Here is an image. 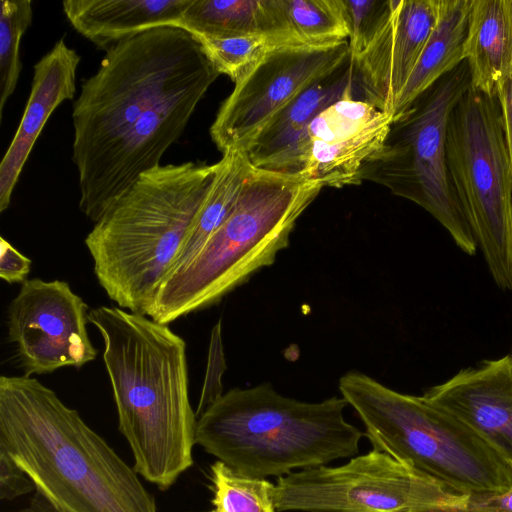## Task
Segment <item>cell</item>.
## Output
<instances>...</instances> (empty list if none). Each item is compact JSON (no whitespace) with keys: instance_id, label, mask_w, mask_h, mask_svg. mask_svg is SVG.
Wrapping results in <instances>:
<instances>
[{"instance_id":"obj_1","label":"cell","mask_w":512,"mask_h":512,"mask_svg":"<svg viewBox=\"0 0 512 512\" xmlns=\"http://www.w3.org/2000/svg\"><path fill=\"white\" fill-rule=\"evenodd\" d=\"M88 320L103 339L118 428L133 468L167 490L192 466L196 444L186 343L168 324L118 306L90 309Z\"/></svg>"},{"instance_id":"obj_2","label":"cell","mask_w":512,"mask_h":512,"mask_svg":"<svg viewBox=\"0 0 512 512\" xmlns=\"http://www.w3.org/2000/svg\"><path fill=\"white\" fill-rule=\"evenodd\" d=\"M0 447L61 512H157L134 468L36 378L0 377Z\"/></svg>"},{"instance_id":"obj_3","label":"cell","mask_w":512,"mask_h":512,"mask_svg":"<svg viewBox=\"0 0 512 512\" xmlns=\"http://www.w3.org/2000/svg\"><path fill=\"white\" fill-rule=\"evenodd\" d=\"M218 163L160 165L141 174L85 238L99 285L118 307L148 314L214 181Z\"/></svg>"},{"instance_id":"obj_4","label":"cell","mask_w":512,"mask_h":512,"mask_svg":"<svg viewBox=\"0 0 512 512\" xmlns=\"http://www.w3.org/2000/svg\"><path fill=\"white\" fill-rule=\"evenodd\" d=\"M347 405L288 398L268 383L233 388L197 418L195 441L241 475L279 478L358 453L365 435L345 420Z\"/></svg>"},{"instance_id":"obj_5","label":"cell","mask_w":512,"mask_h":512,"mask_svg":"<svg viewBox=\"0 0 512 512\" xmlns=\"http://www.w3.org/2000/svg\"><path fill=\"white\" fill-rule=\"evenodd\" d=\"M323 185L253 166L226 220L187 263L159 285L151 319L170 322L208 308L270 266Z\"/></svg>"},{"instance_id":"obj_6","label":"cell","mask_w":512,"mask_h":512,"mask_svg":"<svg viewBox=\"0 0 512 512\" xmlns=\"http://www.w3.org/2000/svg\"><path fill=\"white\" fill-rule=\"evenodd\" d=\"M213 70L198 40L178 27L151 29L107 49L73 104L72 160L79 183L150 109Z\"/></svg>"},{"instance_id":"obj_7","label":"cell","mask_w":512,"mask_h":512,"mask_svg":"<svg viewBox=\"0 0 512 512\" xmlns=\"http://www.w3.org/2000/svg\"><path fill=\"white\" fill-rule=\"evenodd\" d=\"M373 449L460 495L512 488L507 464L459 419L423 396L397 392L360 372L340 378Z\"/></svg>"},{"instance_id":"obj_8","label":"cell","mask_w":512,"mask_h":512,"mask_svg":"<svg viewBox=\"0 0 512 512\" xmlns=\"http://www.w3.org/2000/svg\"><path fill=\"white\" fill-rule=\"evenodd\" d=\"M471 86L463 61L395 115L380 147L358 173L359 184L372 181L431 214L454 243L473 256L478 245L451 182L446 162L449 114Z\"/></svg>"},{"instance_id":"obj_9","label":"cell","mask_w":512,"mask_h":512,"mask_svg":"<svg viewBox=\"0 0 512 512\" xmlns=\"http://www.w3.org/2000/svg\"><path fill=\"white\" fill-rule=\"evenodd\" d=\"M446 162L495 284L512 292V163L496 95L473 87L452 108Z\"/></svg>"},{"instance_id":"obj_10","label":"cell","mask_w":512,"mask_h":512,"mask_svg":"<svg viewBox=\"0 0 512 512\" xmlns=\"http://www.w3.org/2000/svg\"><path fill=\"white\" fill-rule=\"evenodd\" d=\"M273 496L277 512H431L467 497L375 449L279 477Z\"/></svg>"},{"instance_id":"obj_11","label":"cell","mask_w":512,"mask_h":512,"mask_svg":"<svg viewBox=\"0 0 512 512\" xmlns=\"http://www.w3.org/2000/svg\"><path fill=\"white\" fill-rule=\"evenodd\" d=\"M350 54L349 42L331 46L286 45L270 49L235 83L210 127L219 151H246L264 125L317 78Z\"/></svg>"},{"instance_id":"obj_12","label":"cell","mask_w":512,"mask_h":512,"mask_svg":"<svg viewBox=\"0 0 512 512\" xmlns=\"http://www.w3.org/2000/svg\"><path fill=\"white\" fill-rule=\"evenodd\" d=\"M88 306L61 280L28 279L7 311L9 341L24 375L81 368L98 354L90 341Z\"/></svg>"},{"instance_id":"obj_13","label":"cell","mask_w":512,"mask_h":512,"mask_svg":"<svg viewBox=\"0 0 512 512\" xmlns=\"http://www.w3.org/2000/svg\"><path fill=\"white\" fill-rule=\"evenodd\" d=\"M220 74L214 70L184 85L150 109L79 183V209L96 222L137 178L158 166L183 134L198 103Z\"/></svg>"},{"instance_id":"obj_14","label":"cell","mask_w":512,"mask_h":512,"mask_svg":"<svg viewBox=\"0 0 512 512\" xmlns=\"http://www.w3.org/2000/svg\"><path fill=\"white\" fill-rule=\"evenodd\" d=\"M440 8L441 0H390L384 23L365 51L352 59L358 100L393 116Z\"/></svg>"},{"instance_id":"obj_15","label":"cell","mask_w":512,"mask_h":512,"mask_svg":"<svg viewBox=\"0 0 512 512\" xmlns=\"http://www.w3.org/2000/svg\"><path fill=\"white\" fill-rule=\"evenodd\" d=\"M422 396L459 419L512 471V355L461 369Z\"/></svg>"},{"instance_id":"obj_16","label":"cell","mask_w":512,"mask_h":512,"mask_svg":"<svg viewBox=\"0 0 512 512\" xmlns=\"http://www.w3.org/2000/svg\"><path fill=\"white\" fill-rule=\"evenodd\" d=\"M81 57L64 39L54 44L34 66L29 98L0 164V212L5 211L32 148L54 110L76 92Z\"/></svg>"},{"instance_id":"obj_17","label":"cell","mask_w":512,"mask_h":512,"mask_svg":"<svg viewBox=\"0 0 512 512\" xmlns=\"http://www.w3.org/2000/svg\"><path fill=\"white\" fill-rule=\"evenodd\" d=\"M348 97L358 100L350 54L336 68L314 80L264 125L245 151L251 164L272 170L318 114Z\"/></svg>"},{"instance_id":"obj_18","label":"cell","mask_w":512,"mask_h":512,"mask_svg":"<svg viewBox=\"0 0 512 512\" xmlns=\"http://www.w3.org/2000/svg\"><path fill=\"white\" fill-rule=\"evenodd\" d=\"M192 0H67L63 12L73 28L105 51L160 27H181Z\"/></svg>"},{"instance_id":"obj_19","label":"cell","mask_w":512,"mask_h":512,"mask_svg":"<svg viewBox=\"0 0 512 512\" xmlns=\"http://www.w3.org/2000/svg\"><path fill=\"white\" fill-rule=\"evenodd\" d=\"M180 28L195 36L262 35L282 46L301 45L289 28L280 0H192Z\"/></svg>"},{"instance_id":"obj_20","label":"cell","mask_w":512,"mask_h":512,"mask_svg":"<svg viewBox=\"0 0 512 512\" xmlns=\"http://www.w3.org/2000/svg\"><path fill=\"white\" fill-rule=\"evenodd\" d=\"M464 60L471 87L495 95L512 67V0H471Z\"/></svg>"},{"instance_id":"obj_21","label":"cell","mask_w":512,"mask_h":512,"mask_svg":"<svg viewBox=\"0 0 512 512\" xmlns=\"http://www.w3.org/2000/svg\"><path fill=\"white\" fill-rule=\"evenodd\" d=\"M471 0H441L438 21L401 93L393 117L464 60Z\"/></svg>"},{"instance_id":"obj_22","label":"cell","mask_w":512,"mask_h":512,"mask_svg":"<svg viewBox=\"0 0 512 512\" xmlns=\"http://www.w3.org/2000/svg\"><path fill=\"white\" fill-rule=\"evenodd\" d=\"M212 186L195 216L170 272L191 260L231 213L253 165L244 151L222 154ZM169 272V273H170Z\"/></svg>"},{"instance_id":"obj_23","label":"cell","mask_w":512,"mask_h":512,"mask_svg":"<svg viewBox=\"0 0 512 512\" xmlns=\"http://www.w3.org/2000/svg\"><path fill=\"white\" fill-rule=\"evenodd\" d=\"M289 28L302 45L331 46L348 41L344 0H280Z\"/></svg>"},{"instance_id":"obj_24","label":"cell","mask_w":512,"mask_h":512,"mask_svg":"<svg viewBox=\"0 0 512 512\" xmlns=\"http://www.w3.org/2000/svg\"><path fill=\"white\" fill-rule=\"evenodd\" d=\"M210 470L213 491L210 512H277L274 484L270 481L241 475L219 460Z\"/></svg>"},{"instance_id":"obj_25","label":"cell","mask_w":512,"mask_h":512,"mask_svg":"<svg viewBox=\"0 0 512 512\" xmlns=\"http://www.w3.org/2000/svg\"><path fill=\"white\" fill-rule=\"evenodd\" d=\"M30 0H2L0 2V121L4 107L13 94L22 64L20 42L32 23Z\"/></svg>"},{"instance_id":"obj_26","label":"cell","mask_w":512,"mask_h":512,"mask_svg":"<svg viewBox=\"0 0 512 512\" xmlns=\"http://www.w3.org/2000/svg\"><path fill=\"white\" fill-rule=\"evenodd\" d=\"M193 36L216 71L227 75L234 83L246 76L270 49L282 46L262 35L233 38Z\"/></svg>"},{"instance_id":"obj_27","label":"cell","mask_w":512,"mask_h":512,"mask_svg":"<svg viewBox=\"0 0 512 512\" xmlns=\"http://www.w3.org/2000/svg\"><path fill=\"white\" fill-rule=\"evenodd\" d=\"M347 10L352 59L360 56L384 23L390 0H344Z\"/></svg>"},{"instance_id":"obj_28","label":"cell","mask_w":512,"mask_h":512,"mask_svg":"<svg viewBox=\"0 0 512 512\" xmlns=\"http://www.w3.org/2000/svg\"><path fill=\"white\" fill-rule=\"evenodd\" d=\"M224 368L221 325L218 323L211 332L206 374L199 403L195 411L196 418L200 417L222 395L221 376Z\"/></svg>"},{"instance_id":"obj_29","label":"cell","mask_w":512,"mask_h":512,"mask_svg":"<svg viewBox=\"0 0 512 512\" xmlns=\"http://www.w3.org/2000/svg\"><path fill=\"white\" fill-rule=\"evenodd\" d=\"M36 489L31 477L0 447V498L12 500Z\"/></svg>"},{"instance_id":"obj_30","label":"cell","mask_w":512,"mask_h":512,"mask_svg":"<svg viewBox=\"0 0 512 512\" xmlns=\"http://www.w3.org/2000/svg\"><path fill=\"white\" fill-rule=\"evenodd\" d=\"M32 261L0 237V278L9 284L24 283L29 275Z\"/></svg>"},{"instance_id":"obj_31","label":"cell","mask_w":512,"mask_h":512,"mask_svg":"<svg viewBox=\"0 0 512 512\" xmlns=\"http://www.w3.org/2000/svg\"><path fill=\"white\" fill-rule=\"evenodd\" d=\"M431 512H512V488L501 493L467 496L460 506Z\"/></svg>"},{"instance_id":"obj_32","label":"cell","mask_w":512,"mask_h":512,"mask_svg":"<svg viewBox=\"0 0 512 512\" xmlns=\"http://www.w3.org/2000/svg\"><path fill=\"white\" fill-rule=\"evenodd\" d=\"M495 95L500 105L503 128L512 163V67L497 82Z\"/></svg>"},{"instance_id":"obj_33","label":"cell","mask_w":512,"mask_h":512,"mask_svg":"<svg viewBox=\"0 0 512 512\" xmlns=\"http://www.w3.org/2000/svg\"><path fill=\"white\" fill-rule=\"evenodd\" d=\"M14 512H61L40 491L36 490L29 504Z\"/></svg>"}]
</instances>
